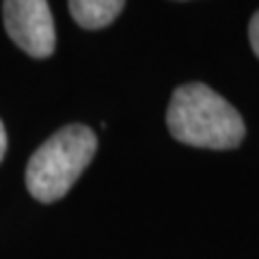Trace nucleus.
Listing matches in <instances>:
<instances>
[{
  "label": "nucleus",
  "mask_w": 259,
  "mask_h": 259,
  "mask_svg": "<svg viewBox=\"0 0 259 259\" xmlns=\"http://www.w3.org/2000/svg\"><path fill=\"white\" fill-rule=\"evenodd\" d=\"M166 123L173 139L203 149H233L246 134L240 112L223 95L201 82L175 89Z\"/></svg>",
  "instance_id": "1"
},
{
  "label": "nucleus",
  "mask_w": 259,
  "mask_h": 259,
  "mask_svg": "<svg viewBox=\"0 0 259 259\" xmlns=\"http://www.w3.org/2000/svg\"><path fill=\"white\" fill-rule=\"evenodd\" d=\"M97 136L87 125H67L39 147L26 166V188L32 199L52 203L69 192L93 160Z\"/></svg>",
  "instance_id": "2"
},
{
  "label": "nucleus",
  "mask_w": 259,
  "mask_h": 259,
  "mask_svg": "<svg viewBox=\"0 0 259 259\" xmlns=\"http://www.w3.org/2000/svg\"><path fill=\"white\" fill-rule=\"evenodd\" d=\"M3 15L7 35L26 54L46 59L54 52V22L46 0H7Z\"/></svg>",
  "instance_id": "3"
},
{
  "label": "nucleus",
  "mask_w": 259,
  "mask_h": 259,
  "mask_svg": "<svg viewBox=\"0 0 259 259\" xmlns=\"http://www.w3.org/2000/svg\"><path fill=\"white\" fill-rule=\"evenodd\" d=\"M125 3L121 0H71L69 13L87 30L104 28L117 18Z\"/></svg>",
  "instance_id": "4"
},
{
  "label": "nucleus",
  "mask_w": 259,
  "mask_h": 259,
  "mask_svg": "<svg viewBox=\"0 0 259 259\" xmlns=\"http://www.w3.org/2000/svg\"><path fill=\"white\" fill-rule=\"evenodd\" d=\"M248 37H250V46H253V52L259 56V11L253 15V20H250Z\"/></svg>",
  "instance_id": "5"
},
{
  "label": "nucleus",
  "mask_w": 259,
  "mask_h": 259,
  "mask_svg": "<svg viewBox=\"0 0 259 259\" xmlns=\"http://www.w3.org/2000/svg\"><path fill=\"white\" fill-rule=\"evenodd\" d=\"M5 149H7V132H5V125H3V121H0V162H3Z\"/></svg>",
  "instance_id": "6"
}]
</instances>
